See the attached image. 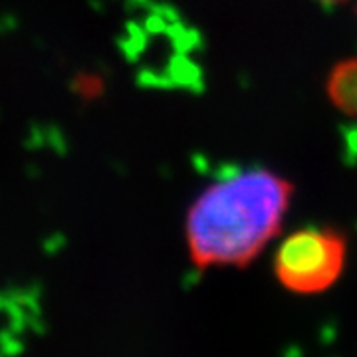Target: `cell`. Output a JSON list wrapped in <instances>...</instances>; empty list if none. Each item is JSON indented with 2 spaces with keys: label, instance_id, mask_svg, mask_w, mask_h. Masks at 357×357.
<instances>
[{
  "label": "cell",
  "instance_id": "obj_1",
  "mask_svg": "<svg viewBox=\"0 0 357 357\" xmlns=\"http://www.w3.org/2000/svg\"><path fill=\"white\" fill-rule=\"evenodd\" d=\"M294 187L268 169H250L211 185L187 217L197 268H246L280 232Z\"/></svg>",
  "mask_w": 357,
  "mask_h": 357
},
{
  "label": "cell",
  "instance_id": "obj_2",
  "mask_svg": "<svg viewBox=\"0 0 357 357\" xmlns=\"http://www.w3.org/2000/svg\"><path fill=\"white\" fill-rule=\"evenodd\" d=\"M347 264V241L340 230L302 229L276 250L274 274L288 292L312 296L330 290Z\"/></svg>",
  "mask_w": 357,
  "mask_h": 357
},
{
  "label": "cell",
  "instance_id": "obj_3",
  "mask_svg": "<svg viewBox=\"0 0 357 357\" xmlns=\"http://www.w3.org/2000/svg\"><path fill=\"white\" fill-rule=\"evenodd\" d=\"M330 102L342 114L357 119V60H344L333 68L326 82Z\"/></svg>",
  "mask_w": 357,
  "mask_h": 357
},
{
  "label": "cell",
  "instance_id": "obj_4",
  "mask_svg": "<svg viewBox=\"0 0 357 357\" xmlns=\"http://www.w3.org/2000/svg\"><path fill=\"white\" fill-rule=\"evenodd\" d=\"M46 145H50L52 149L58 151V153H66V149H68V143H66V137L62 135V131L58 128H54V126L46 128Z\"/></svg>",
  "mask_w": 357,
  "mask_h": 357
},
{
  "label": "cell",
  "instance_id": "obj_5",
  "mask_svg": "<svg viewBox=\"0 0 357 357\" xmlns=\"http://www.w3.org/2000/svg\"><path fill=\"white\" fill-rule=\"evenodd\" d=\"M0 347H2V354H16V351H22V344L20 340L16 337V333L13 330H4L0 332Z\"/></svg>",
  "mask_w": 357,
  "mask_h": 357
},
{
  "label": "cell",
  "instance_id": "obj_6",
  "mask_svg": "<svg viewBox=\"0 0 357 357\" xmlns=\"http://www.w3.org/2000/svg\"><path fill=\"white\" fill-rule=\"evenodd\" d=\"M102 88V84L96 77H79L74 84V91H79L84 98H93Z\"/></svg>",
  "mask_w": 357,
  "mask_h": 357
},
{
  "label": "cell",
  "instance_id": "obj_7",
  "mask_svg": "<svg viewBox=\"0 0 357 357\" xmlns=\"http://www.w3.org/2000/svg\"><path fill=\"white\" fill-rule=\"evenodd\" d=\"M64 246H66V236L62 234V232H54V234H50L48 238H44V243H42V248H44L48 255H58Z\"/></svg>",
  "mask_w": 357,
  "mask_h": 357
},
{
  "label": "cell",
  "instance_id": "obj_8",
  "mask_svg": "<svg viewBox=\"0 0 357 357\" xmlns=\"http://www.w3.org/2000/svg\"><path fill=\"white\" fill-rule=\"evenodd\" d=\"M16 24H18V22H16V18H14L13 14H2V16H0V32H2V34L14 30Z\"/></svg>",
  "mask_w": 357,
  "mask_h": 357
},
{
  "label": "cell",
  "instance_id": "obj_9",
  "mask_svg": "<svg viewBox=\"0 0 357 357\" xmlns=\"http://www.w3.org/2000/svg\"><path fill=\"white\" fill-rule=\"evenodd\" d=\"M319 2H326V4H340V2H345V0H319Z\"/></svg>",
  "mask_w": 357,
  "mask_h": 357
}]
</instances>
